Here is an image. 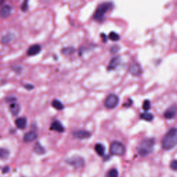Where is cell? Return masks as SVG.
Returning a JSON list of instances; mask_svg holds the SVG:
<instances>
[{
	"mask_svg": "<svg viewBox=\"0 0 177 177\" xmlns=\"http://www.w3.org/2000/svg\"><path fill=\"white\" fill-rule=\"evenodd\" d=\"M161 144L165 150H169L177 145V128L173 127L166 133L163 138Z\"/></svg>",
	"mask_w": 177,
	"mask_h": 177,
	"instance_id": "cell-1",
	"label": "cell"
},
{
	"mask_svg": "<svg viewBox=\"0 0 177 177\" xmlns=\"http://www.w3.org/2000/svg\"><path fill=\"white\" fill-rule=\"evenodd\" d=\"M155 145V140L154 139H145L141 141L138 147V152L142 156H145L152 153Z\"/></svg>",
	"mask_w": 177,
	"mask_h": 177,
	"instance_id": "cell-2",
	"label": "cell"
},
{
	"mask_svg": "<svg viewBox=\"0 0 177 177\" xmlns=\"http://www.w3.org/2000/svg\"><path fill=\"white\" fill-rule=\"evenodd\" d=\"M112 6L113 3L111 2H104L100 3L93 14V19L98 22H102L104 18L105 14L109 11Z\"/></svg>",
	"mask_w": 177,
	"mask_h": 177,
	"instance_id": "cell-3",
	"label": "cell"
},
{
	"mask_svg": "<svg viewBox=\"0 0 177 177\" xmlns=\"http://www.w3.org/2000/svg\"><path fill=\"white\" fill-rule=\"evenodd\" d=\"M126 152V148L122 143L114 141L110 145V153L112 155L123 156Z\"/></svg>",
	"mask_w": 177,
	"mask_h": 177,
	"instance_id": "cell-4",
	"label": "cell"
},
{
	"mask_svg": "<svg viewBox=\"0 0 177 177\" xmlns=\"http://www.w3.org/2000/svg\"><path fill=\"white\" fill-rule=\"evenodd\" d=\"M119 102V98L116 95L109 94L104 100V106L107 109H114L118 105Z\"/></svg>",
	"mask_w": 177,
	"mask_h": 177,
	"instance_id": "cell-5",
	"label": "cell"
},
{
	"mask_svg": "<svg viewBox=\"0 0 177 177\" xmlns=\"http://www.w3.org/2000/svg\"><path fill=\"white\" fill-rule=\"evenodd\" d=\"M66 163L68 165L73 166L75 168H81L84 165V160L82 157L79 156H75L71 158H68L66 160Z\"/></svg>",
	"mask_w": 177,
	"mask_h": 177,
	"instance_id": "cell-6",
	"label": "cell"
},
{
	"mask_svg": "<svg viewBox=\"0 0 177 177\" xmlns=\"http://www.w3.org/2000/svg\"><path fill=\"white\" fill-rule=\"evenodd\" d=\"M177 115V107L176 105H173L169 107L164 112V117L166 119H172Z\"/></svg>",
	"mask_w": 177,
	"mask_h": 177,
	"instance_id": "cell-7",
	"label": "cell"
},
{
	"mask_svg": "<svg viewBox=\"0 0 177 177\" xmlns=\"http://www.w3.org/2000/svg\"><path fill=\"white\" fill-rule=\"evenodd\" d=\"M129 71L133 75L139 76L142 73V69L139 63L134 62L130 65V68H129Z\"/></svg>",
	"mask_w": 177,
	"mask_h": 177,
	"instance_id": "cell-8",
	"label": "cell"
},
{
	"mask_svg": "<svg viewBox=\"0 0 177 177\" xmlns=\"http://www.w3.org/2000/svg\"><path fill=\"white\" fill-rule=\"evenodd\" d=\"M73 135L75 138L79 139H88V138L91 137V132L86 130H77L73 132Z\"/></svg>",
	"mask_w": 177,
	"mask_h": 177,
	"instance_id": "cell-9",
	"label": "cell"
},
{
	"mask_svg": "<svg viewBox=\"0 0 177 177\" xmlns=\"http://www.w3.org/2000/svg\"><path fill=\"white\" fill-rule=\"evenodd\" d=\"M50 129L51 130L56 131V132L62 133L64 132L65 129L64 127L63 126L62 124L59 120H54L52 123H51Z\"/></svg>",
	"mask_w": 177,
	"mask_h": 177,
	"instance_id": "cell-10",
	"label": "cell"
},
{
	"mask_svg": "<svg viewBox=\"0 0 177 177\" xmlns=\"http://www.w3.org/2000/svg\"><path fill=\"white\" fill-rule=\"evenodd\" d=\"M11 10L12 8L10 5H4L1 7V8L0 9V16H1L2 18H7L10 16L11 14Z\"/></svg>",
	"mask_w": 177,
	"mask_h": 177,
	"instance_id": "cell-11",
	"label": "cell"
},
{
	"mask_svg": "<svg viewBox=\"0 0 177 177\" xmlns=\"http://www.w3.org/2000/svg\"><path fill=\"white\" fill-rule=\"evenodd\" d=\"M41 51V47L39 44H34L30 47L27 50V55L29 56H33L38 54Z\"/></svg>",
	"mask_w": 177,
	"mask_h": 177,
	"instance_id": "cell-12",
	"label": "cell"
},
{
	"mask_svg": "<svg viewBox=\"0 0 177 177\" xmlns=\"http://www.w3.org/2000/svg\"><path fill=\"white\" fill-rule=\"evenodd\" d=\"M37 138H38V134H37V133L33 132V131H31V132L26 133V134H24V141L26 143L32 142V141H35Z\"/></svg>",
	"mask_w": 177,
	"mask_h": 177,
	"instance_id": "cell-13",
	"label": "cell"
},
{
	"mask_svg": "<svg viewBox=\"0 0 177 177\" xmlns=\"http://www.w3.org/2000/svg\"><path fill=\"white\" fill-rule=\"evenodd\" d=\"M15 124L16 127L20 130H24L27 125V120L25 117H19L15 120Z\"/></svg>",
	"mask_w": 177,
	"mask_h": 177,
	"instance_id": "cell-14",
	"label": "cell"
},
{
	"mask_svg": "<svg viewBox=\"0 0 177 177\" xmlns=\"http://www.w3.org/2000/svg\"><path fill=\"white\" fill-rule=\"evenodd\" d=\"M120 58L119 56H116V57L113 58L111 60L109 65H108L107 69L108 70L115 69L120 64Z\"/></svg>",
	"mask_w": 177,
	"mask_h": 177,
	"instance_id": "cell-15",
	"label": "cell"
},
{
	"mask_svg": "<svg viewBox=\"0 0 177 177\" xmlns=\"http://www.w3.org/2000/svg\"><path fill=\"white\" fill-rule=\"evenodd\" d=\"M33 151H34L35 153L38 154H40V155L44 154L46 153L45 149L44 148V147L42 146L39 142H37L36 144L34 145V148H33Z\"/></svg>",
	"mask_w": 177,
	"mask_h": 177,
	"instance_id": "cell-16",
	"label": "cell"
},
{
	"mask_svg": "<svg viewBox=\"0 0 177 177\" xmlns=\"http://www.w3.org/2000/svg\"><path fill=\"white\" fill-rule=\"evenodd\" d=\"M9 109L13 116H17L19 114V110H20V106L17 103H15V102H12L9 106Z\"/></svg>",
	"mask_w": 177,
	"mask_h": 177,
	"instance_id": "cell-17",
	"label": "cell"
},
{
	"mask_svg": "<svg viewBox=\"0 0 177 177\" xmlns=\"http://www.w3.org/2000/svg\"><path fill=\"white\" fill-rule=\"evenodd\" d=\"M95 151L97 154L100 156H102L104 154V152H105V148L103 145L101 144V143H97L95 144V145L94 147Z\"/></svg>",
	"mask_w": 177,
	"mask_h": 177,
	"instance_id": "cell-18",
	"label": "cell"
},
{
	"mask_svg": "<svg viewBox=\"0 0 177 177\" xmlns=\"http://www.w3.org/2000/svg\"><path fill=\"white\" fill-rule=\"evenodd\" d=\"M51 105H52V107L55 108V109L59 111L62 110L64 109L63 104L59 100H58V99H55V100H53L52 102H51Z\"/></svg>",
	"mask_w": 177,
	"mask_h": 177,
	"instance_id": "cell-19",
	"label": "cell"
},
{
	"mask_svg": "<svg viewBox=\"0 0 177 177\" xmlns=\"http://www.w3.org/2000/svg\"><path fill=\"white\" fill-rule=\"evenodd\" d=\"M141 119L146 120V121H152L154 118V115L152 114V113H149V112H143L141 114Z\"/></svg>",
	"mask_w": 177,
	"mask_h": 177,
	"instance_id": "cell-20",
	"label": "cell"
},
{
	"mask_svg": "<svg viewBox=\"0 0 177 177\" xmlns=\"http://www.w3.org/2000/svg\"><path fill=\"white\" fill-rule=\"evenodd\" d=\"M10 152L8 150H7L6 149L4 148H0V158L1 159H5L8 158V157L9 156Z\"/></svg>",
	"mask_w": 177,
	"mask_h": 177,
	"instance_id": "cell-21",
	"label": "cell"
},
{
	"mask_svg": "<svg viewBox=\"0 0 177 177\" xmlns=\"http://www.w3.org/2000/svg\"><path fill=\"white\" fill-rule=\"evenodd\" d=\"M106 177H118V172L116 168H112L107 172Z\"/></svg>",
	"mask_w": 177,
	"mask_h": 177,
	"instance_id": "cell-22",
	"label": "cell"
},
{
	"mask_svg": "<svg viewBox=\"0 0 177 177\" xmlns=\"http://www.w3.org/2000/svg\"><path fill=\"white\" fill-rule=\"evenodd\" d=\"M108 37H109V39L111 40V41H118V40H120V35L114 31L111 32Z\"/></svg>",
	"mask_w": 177,
	"mask_h": 177,
	"instance_id": "cell-23",
	"label": "cell"
},
{
	"mask_svg": "<svg viewBox=\"0 0 177 177\" xmlns=\"http://www.w3.org/2000/svg\"><path fill=\"white\" fill-rule=\"evenodd\" d=\"M13 38H14V35L13 34H11V33H8V34H7L5 35V36L3 37L1 41H2L3 43L7 44L11 41V40L13 39Z\"/></svg>",
	"mask_w": 177,
	"mask_h": 177,
	"instance_id": "cell-24",
	"label": "cell"
},
{
	"mask_svg": "<svg viewBox=\"0 0 177 177\" xmlns=\"http://www.w3.org/2000/svg\"><path fill=\"white\" fill-rule=\"evenodd\" d=\"M75 52V49L73 47H65L62 49V53L64 55H70L72 54L73 53Z\"/></svg>",
	"mask_w": 177,
	"mask_h": 177,
	"instance_id": "cell-25",
	"label": "cell"
},
{
	"mask_svg": "<svg viewBox=\"0 0 177 177\" xmlns=\"http://www.w3.org/2000/svg\"><path fill=\"white\" fill-rule=\"evenodd\" d=\"M150 108H151V103L149 100H145L143 103V110L145 111L146 112L148 110H150Z\"/></svg>",
	"mask_w": 177,
	"mask_h": 177,
	"instance_id": "cell-26",
	"label": "cell"
},
{
	"mask_svg": "<svg viewBox=\"0 0 177 177\" xmlns=\"http://www.w3.org/2000/svg\"><path fill=\"white\" fill-rule=\"evenodd\" d=\"M28 3H29V1H24V2L22 3V6H21V9H22L23 12H25L27 10L28 7H29V6H28Z\"/></svg>",
	"mask_w": 177,
	"mask_h": 177,
	"instance_id": "cell-27",
	"label": "cell"
},
{
	"mask_svg": "<svg viewBox=\"0 0 177 177\" xmlns=\"http://www.w3.org/2000/svg\"><path fill=\"white\" fill-rule=\"evenodd\" d=\"M170 167L173 170H177V160H174L171 162Z\"/></svg>",
	"mask_w": 177,
	"mask_h": 177,
	"instance_id": "cell-28",
	"label": "cell"
},
{
	"mask_svg": "<svg viewBox=\"0 0 177 177\" xmlns=\"http://www.w3.org/2000/svg\"><path fill=\"white\" fill-rule=\"evenodd\" d=\"M118 50V46H114V47H112L111 48V52L112 53V54H114V53L117 52Z\"/></svg>",
	"mask_w": 177,
	"mask_h": 177,
	"instance_id": "cell-29",
	"label": "cell"
},
{
	"mask_svg": "<svg viewBox=\"0 0 177 177\" xmlns=\"http://www.w3.org/2000/svg\"><path fill=\"white\" fill-rule=\"evenodd\" d=\"M9 171H10V167H8V166H6V167H4L2 169L3 174H6V173H8Z\"/></svg>",
	"mask_w": 177,
	"mask_h": 177,
	"instance_id": "cell-30",
	"label": "cell"
},
{
	"mask_svg": "<svg viewBox=\"0 0 177 177\" xmlns=\"http://www.w3.org/2000/svg\"><path fill=\"white\" fill-rule=\"evenodd\" d=\"M24 87H25L26 89H28V90H31V89H33L34 86H33V85H32V84H27L24 85Z\"/></svg>",
	"mask_w": 177,
	"mask_h": 177,
	"instance_id": "cell-31",
	"label": "cell"
},
{
	"mask_svg": "<svg viewBox=\"0 0 177 177\" xmlns=\"http://www.w3.org/2000/svg\"><path fill=\"white\" fill-rule=\"evenodd\" d=\"M6 100L7 101L14 102V101L15 100V98H14V97H8V98H6Z\"/></svg>",
	"mask_w": 177,
	"mask_h": 177,
	"instance_id": "cell-32",
	"label": "cell"
},
{
	"mask_svg": "<svg viewBox=\"0 0 177 177\" xmlns=\"http://www.w3.org/2000/svg\"><path fill=\"white\" fill-rule=\"evenodd\" d=\"M101 37H102V40H103V41H104V42H107V36H106V35H104V33H102V34H101Z\"/></svg>",
	"mask_w": 177,
	"mask_h": 177,
	"instance_id": "cell-33",
	"label": "cell"
},
{
	"mask_svg": "<svg viewBox=\"0 0 177 177\" xmlns=\"http://www.w3.org/2000/svg\"><path fill=\"white\" fill-rule=\"evenodd\" d=\"M3 3H4V1H3V0H0V6H1V4H3Z\"/></svg>",
	"mask_w": 177,
	"mask_h": 177,
	"instance_id": "cell-34",
	"label": "cell"
}]
</instances>
